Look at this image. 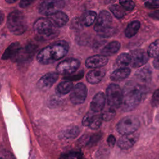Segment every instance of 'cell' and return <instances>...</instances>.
Here are the masks:
<instances>
[{
  "instance_id": "1",
  "label": "cell",
  "mask_w": 159,
  "mask_h": 159,
  "mask_svg": "<svg viewBox=\"0 0 159 159\" xmlns=\"http://www.w3.org/2000/svg\"><path fill=\"white\" fill-rule=\"evenodd\" d=\"M68 50L69 45L67 42L58 40L42 49L37 56V60L41 64H50L64 57Z\"/></svg>"
},
{
  "instance_id": "2",
  "label": "cell",
  "mask_w": 159,
  "mask_h": 159,
  "mask_svg": "<svg viewBox=\"0 0 159 159\" xmlns=\"http://www.w3.org/2000/svg\"><path fill=\"white\" fill-rule=\"evenodd\" d=\"M122 92V109L124 111H130L134 109L142 99V90L140 86L129 82L126 84Z\"/></svg>"
},
{
  "instance_id": "3",
  "label": "cell",
  "mask_w": 159,
  "mask_h": 159,
  "mask_svg": "<svg viewBox=\"0 0 159 159\" xmlns=\"http://www.w3.org/2000/svg\"><path fill=\"white\" fill-rule=\"evenodd\" d=\"M36 39L39 40H49L58 35L59 31L47 18H40L34 24Z\"/></svg>"
},
{
  "instance_id": "4",
  "label": "cell",
  "mask_w": 159,
  "mask_h": 159,
  "mask_svg": "<svg viewBox=\"0 0 159 159\" xmlns=\"http://www.w3.org/2000/svg\"><path fill=\"white\" fill-rule=\"evenodd\" d=\"M112 18L109 12L102 11L96 19L94 29L102 37H108L114 33V28L112 25Z\"/></svg>"
},
{
  "instance_id": "5",
  "label": "cell",
  "mask_w": 159,
  "mask_h": 159,
  "mask_svg": "<svg viewBox=\"0 0 159 159\" xmlns=\"http://www.w3.org/2000/svg\"><path fill=\"white\" fill-rule=\"evenodd\" d=\"M7 26L14 35H21L27 29V20L24 14L19 11L11 12L7 17Z\"/></svg>"
},
{
  "instance_id": "6",
  "label": "cell",
  "mask_w": 159,
  "mask_h": 159,
  "mask_svg": "<svg viewBox=\"0 0 159 159\" xmlns=\"http://www.w3.org/2000/svg\"><path fill=\"white\" fill-rule=\"evenodd\" d=\"M107 101L109 106L114 109L119 107L122 103L123 92L117 84L112 83L106 89Z\"/></svg>"
},
{
  "instance_id": "7",
  "label": "cell",
  "mask_w": 159,
  "mask_h": 159,
  "mask_svg": "<svg viewBox=\"0 0 159 159\" xmlns=\"http://www.w3.org/2000/svg\"><path fill=\"white\" fill-rule=\"evenodd\" d=\"M140 122L139 119L133 116L122 118L117 124V131L122 135L134 133L139 128Z\"/></svg>"
},
{
  "instance_id": "8",
  "label": "cell",
  "mask_w": 159,
  "mask_h": 159,
  "mask_svg": "<svg viewBox=\"0 0 159 159\" xmlns=\"http://www.w3.org/2000/svg\"><path fill=\"white\" fill-rule=\"evenodd\" d=\"M65 5L64 0H43L39 5L38 11L41 14L49 16L60 11Z\"/></svg>"
},
{
  "instance_id": "9",
  "label": "cell",
  "mask_w": 159,
  "mask_h": 159,
  "mask_svg": "<svg viewBox=\"0 0 159 159\" xmlns=\"http://www.w3.org/2000/svg\"><path fill=\"white\" fill-rule=\"evenodd\" d=\"M80 61L76 58H68L60 62L57 66V72L58 74L70 76L74 73L80 67Z\"/></svg>"
},
{
  "instance_id": "10",
  "label": "cell",
  "mask_w": 159,
  "mask_h": 159,
  "mask_svg": "<svg viewBox=\"0 0 159 159\" xmlns=\"http://www.w3.org/2000/svg\"><path fill=\"white\" fill-rule=\"evenodd\" d=\"M87 96V88L81 83H77L71 91L70 99L71 102L75 105L83 104Z\"/></svg>"
},
{
  "instance_id": "11",
  "label": "cell",
  "mask_w": 159,
  "mask_h": 159,
  "mask_svg": "<svg viewBox=\"0 0 159 159\" xmlns=\"http://www.w3.org/2000/svg\"><path fill=\"white\" fill-rule=\"evenodd\" d=\"M102 121L101 114H96L93 111L88 112L82 120V124L92 130H96L100 127Z\"/></svg>"
},
{
  "instance_id": "12",
  "label": "cell",
  "mask_w": 159,
  "mask_h": 159,
  "mask_svg": "<svg viewBox=\"0 0 159 159\" xmlns=\"http://www.w3.org/2000/svg\"><path fill=\"white\" fill-rule=\"evenodd\" d=\"M37 48L38 47L35 44L33 43H29L24 48H21L20 50L13 60L18 62L27 61L34 56Z\"/></svg>"
},
{
  "instance_id": "13",
  "label": "cell",
  "mask_w": 159,
  "mask_h": 159,
  "mask_svg": "<svg viewBox=\"0 0 159 159\" xmlns=\"http://www.w3.org/2000/svg\"><path fill=\"white\" fill-rule=\"evenodd\" d=\"M130 65L134 68L140 67L146 63L148 60V54L142 49L133 50L130 54Z\"/></svg>"
},
{
  "instance_id": "14",
  "label": "cell",
  "mask_w": 159,
  "mask_h": 159,
  "mask_svg": "<svg viewBox=\"0 0 159 159\" xmlns=\"http://www.w3.org/2000/svg\"><path fill=\"white\" fill-rule=\"evenodd\" d=\"M58 75L56 72H50L42 76L37 83L39 89L45 91L49 89L57 80Z\"/></svg>"
},
{
  "instance_id": "15",
  "label": "cell",
  "mask_w": 159,
  "mask_h": 159,
  "mask_svg": "<svg viewBox=\"0 0 159 159\" xmlns=\"http://www.w3.org/2000/svg\"><path fill=\"white\" fill-rule=\"evenodd\" d=\"M138 139L139 134L137 133L124 134L118 140L117 145L121 149L127 150L131 148L136 143Z\"/></svg>"
},
{
  "instance_id": "16",
  "label": "cell",
  "mask_w": 159,
  "mask_h": 159,
  "mask_svg": "<svg viewBox=\"0 0 159 159\" xmlns=\"http://www.w3.org/2000/svg\"><path fill=\"white\" fill-rule=\"evenodd\" d=\"M107 58L102 55H96L88 57L85 65L88 68H99L107 64Z\"/></svg>"
},
{
  "instance_id": "17",
  "label": "cell",
  "mask_w": 159,
  "mask_h": 159,
  "mask_svg": "<svg viewBox=\"0 0 159 159\" xmlns=\"http://www.w3.org/2000/svg\"><path fill=\"white\" fill-rule=\"evenodd\" d=\"M106 98L104 94L102 92L98 93L93 98L91 104L90 109L91 111L94 112H99L101 111L105 105Z\"/></svg>"
},
{
  "instance_id": "18",
  "label": "cell",
  "mask_w": 159,
  "mask_h": 159,
  "mask_svg": "<svg viewBox=\"0 0 159 159\" xmlns=\"http://www.w3.org/2000/svg\"><path fill=\"white\" fill-rule=\"evenodd\" d=\"M105 74L106 70L104 68H95L88 72L86 75V80L91 84H97L101 81Z\"/></svg>"
},
{
  "instance_id": "19",
  "label": "cell",
  "mask_w": 159,
  "mask_h": 159,
  "mask_svg": "<svg viewBox=\"0 0 159 159\" xmlns=\"http://www.w3.org/2000/svg\"><path fill=\"white\" fill-rule=\"evenodd\" d=\"M48 19L57 27L64 26L69 20L68 16L61 11L57 12L48 16Z\"/></svg>"
},
{
  "instance_id": "20",
  "label": "cell",
  "mask_w": 159,
  "mask_h": 159,
  "mask_svg": "<svg viewBox=\"0 0 159 159\" xmlns=\"http://www.w3.org/2000/svg\"><path fill=\"white\" fill-rule=\"evenodd\" d=\"M22 47L20 44L17 42L12 43L4 51L3 55H2V60H7V59H14L16 55L18 54L19 51L20 50Z\"/></svg>"
},
{
  "instance_id": "21",
  "label": "cell",
  "mask_w": 159,
  "mask_h": 159,
  "mask_svg": "<svg viewBox=\"0 0 159 159\" xmlns=\"http://www.w3.org/2000/svg\"><path fill=\"white\" fill-rule=\"evenodd\" d=\"M120 47V43L118 41H112L107 43L101 50V53L104 56H111L116 53Z\"/></svg>"
},
{
  "instance_id": "22",
  "label": "cell",
  "mask_w": 159,
  "mask_h": 159,
  "mask_svg": "<svg viewBox=\"0 0 159 159\" xmlns=\"http://www.w3.org/2000/svg\"><path fill=\"white\" fill-rule=\"evenodd\" d=\"M80 128L78 126L71 125L61 131L60 134L61 139H71L76 137L80 134Z\"/></svg>"
},
{
  "instance_id": "23",
  "label": "cell",
  "mask_w": 159,
  "mask_h": 159,
  "mask_svg": "<svg viewBox=\"0 0 159 159\" xmlns=\"http://www.w3.org/2000/svg\"><path fill=\"white\" fill-rule=\"evenodd\" d=\"M130 73V70L128 68H119L114 70L111 75V80L112 81H120L126 78Z\"/></svg>"
},
{
  "instance_id": "24",
  "label": "cell",
  "mask_w": 159,
  "mask_h": 159,
  "mask_svg": "<svg viewBox=\"0 0 159 159\" xmlns=\"http://www.w3.org/2000/svg\"><path fill=\"white\" fill-rule=\"evenodd\" d=\"M73 88V86L72 82L71 81L65 80L58 84L56 88V92L59 94L64 95L71 91Z\"/></svg>"
},
{
  "instance_id": "25",
  "label": "cell",
  "mask_w": 159,
  "mask_h": 159,
  "mask_svg": "<svg viewBox=\"0 0 159 159\" xmlns=\"http://www.w3.org/2000/svg\"><path fill=\"white\" fill-rule=\"evenodd\" d=\"M140 26V23L138 20H134L129 23L125 30V36L128 38H130L134 36L139 30Z\"/></svg>"
},
{
  "instance_id": "26",
  "label": "cell",
  "mask_w": 159,
  "mask_h": 159,
  "mask_svg": "<svg viewBox=\"0 0 159 159\" xmlns=\"http://www.w3.org/2000/svg\"><path fill=\"white\" fill-rule=\"evenodd\" d=\"M96 13L94 11H88L83 13L81 17V24L85 26L91 25L96 18Z\"/></svg>"
},
{
  "instance_id": "27",
  "label": "cell",
  "mask_w": 159,
  "mask_h": 159,
  "mask_svg": "<svg viewBox=\"0 0 159 159\" xmlns=\"http://www.w3.org/2000/svg\"><path fill=\"white\" fill-rule=\"evenodd\" d=\"M131 57L128 53H121L119 55L116 61L117 66L119 68H127L128 65H130Z\"/></svg>"
},
{
  "instance_id": "28",
  "label": "cell",
  "mask_w": 159,
  "mask_h": 159,
  "mask_svg": "<svg viewBox=\"0 0 159 159\" xmlns=\"http://www.w3.org/2000/svg\"><path fill=\"white\" fill-rule=\"evenodd\" d=\"M152 71L148 68H143L137 71L136 76L138 80L142 81H148L151 78Z\"/></svg>"
},
{
  "instance_id": "29",
  "label": "cell",
  "mask_w": 159,
  "mask_h": 159,
  "mask_svg": "<svg viewBox=\"0 0 159 159\" xmlns=\"http://www.w3.org/2000/svg\"><path fill=\"white\" fill-rule=\"evenodd\" d=\"M147 54L150 57H159V39L156 40L149 45Z\"/></svg>"
},
{
  "instance_id": "30",
  "label": "cell",
  "mask_w": 159,
  "mask_h": 159,
  "mask_svg": "<svg viewBox=\"0 0 159 159\" xmlns=\"http://www.w3.org/2000/svg\"><path fill=\"white\" fill-rule=\"evenodd\" d=\"M110 11L113 13L116 17L120 19L124 17L125 15L124 9L120 6L118 4H114L109 7Z\"/></svg>"
},
{
  "instance_id": "31",
  "label": "cell",
  "mask_w": 159,
  "mask_h": 159,
  "mask_svg": "<svg viewBox=\"0 0 159 159\" xmlns=\"http://www.w3.org/2000/svg\"><path fill=\"white\" fill-rule=\"evenodd\" d=\"M101 117L102 118V120L105 121H109L112 120L114 117L116 115V111L114 108L112 107H109L106 109H105L101 114Z\"/></svg>"
},
{
  "instance_id": "32",
  "label": "cell",
  "mask_w": 159,
  "mask_h": 159,
  "mask_svg": "<svg viewBox=\"0 0 159 159\" xmlns=\"http://www.w3.org/2000/svg\"><path fill=\"white\" fill-rule=\"evenodd\" d=\"M81 156H83V154L81 152L71 151V152L62 154L59 158V159H77Z\"/></svg>"
},
{
  "instance_id": "33",
  "label": "cell",
  "mask_w": 159,
  "mask_h": 159,
  "mask_svg": "<svg viewBox=\"0 0 159 159\" xmlns=\"http://www.w3.org/2000/svg\"><path fill=\"white\" fill-rule=\"evenodd\" d=\"M101 133H97V134H94L93 135L89 136L87 143H86V146L88 147H91L93 145H94L96 142H98L101 137Z\"/></svg>"
},
{
  "instance_id": "34",
  "label": "cell",
  "mask_w": 159,
  "mask_h": 159,
  "mask_svg": "<svg viewBox=\"0 0 159 159\" xmlns=\"http://www.w3.org/2000/svg\"><path fill=\"white\" fill-rule=\"evenodd\" d=\"M120 6L127 11H132L135 7V4L132 0H119Z\"/></svg>"
},
{
  "instance_id": "35",
  "label": "cell",
  "mask_w": 159,
  "mask_h": 159,
  "mask_svg": "<svg viewBox=\"0 0 159 159\" xmlns=\"http://www.w3.org/2000/svg\"><path fill=\"white\" fill-rule=\"evenodd\" d=\"M145 2V6L150 9H156L159 7V0H142Z\"/></svg>"
},
{
  "instance_id": "36",
  "label": "cell",
  "mask_w": 159,
  "mask_h": 159,
  "mask_svg": "<svg viewBox=\"0 0 159 159\" xmlns=\"http://www.w3.org/2000/svg\"><path fill=\"white\" fill-rule=\"evenodd\" d=\"M151 104L153 107H157L159 106V89H157L153 94Z\"/></svg>"
},
{
  "instance_id": "37",
  "label": "cell",
  "mask_w": 159,
  "mask_h": 159,
  "mask_svg": "<svg viewBox=\"0 0 159 159\" xmlns=\"http://www.w3.org/2000/svg\"><path fill=\"white\" fill-rule=\"evenodd\" d=\"M83 76V71H80L78 73L75 75H70V76H67L66 77L64 78L65 80H69V81H73V80H80V78H81Z\"/></svg>"
},
{
  "instance_id": "38",
  "label": "cell",
  "mask_w": 159,
  "mask_h": 159,
  "mask_svg": "<svg viewBox=\"0 0 159 159\" xmlns=\"http://www.w3.org/2000/svg\"><path fill=\"white\" fill-rule=\"evenodd\" d=\"M34 0H20L19 2V6L22 8H25L33 2Z\"/></svg>"
},
{
  "instance_id": "39",
  "label": "cell",
  "mask_w": 159,
  "mask_h": 159,
  "mask_svg": "<svg viewBox=\"0 0 159 159\" xmlns=\"http://www.w3.org/2000/svg\"><path fill=\"white\" fill-rule=\"evenodd\" d=\"M107 142L110 147H113L116 143V138L113 135H109L107 137Z\"/></svg>"
},
{
  "instance_id": "40",
  "label": "cell",
  "mask_w": 159,
  "mask_h": 159,
  "mask_svg": "<svg viewBox=\"0 0 159 159\" xmlns=\"http://www.w3.org/2000/svg\"><path fill=\"white\" fill-rule=\"evenodd\" d=\"M148 16L155 19H157L159 20V10H157L155 11H153L152 12H150Z\"/></svg>"
},
{
  "instance_id": "41",
  "label": "cell",
  "mask_w": 159,
  "mask_h": 159,
  "mask_svg": "<svg viewBox=\"0 0 159 159\" xmlns=\"http://www.w3.org/2000/svg\"><path fill=\"white\" fill-rule=\"evenodd\" d=\"M153 65L155 68L159 70V57L155 58V59L153 61Z\"/></svg>"
},
{
  "instance_id": "42",
  "label": "cell",
  "mask_w": 159,
  "mask_h": 159,
  "mask_svg": "<svg viewBox=\"0 0 159 159\" xmlns=\"http://www.w3.org/2000/svg\"><path fill=\"white\" fill-rule=\"evenodd\" d=\"M4 13L0 11V25L1 24V23L2 22V21L4 20Z\"/></svg>"
},
{
  "instance_id": "43",
  "label": "cell",
  "mask_w": 159,
  "mask_h": 159,
  "mask_svg": "<svg viewBox=\"0 0 159 159\" xmlns=\"http://www.w3.org/2000/svg\"><path fill=\"white\" fill-rule=\"evenodd\" d=\"M16 1H17V0H6V1L7 3H9V4H11V3H14V2H15Z\"/></svg>"
},
{
  "instance_id": "44",
  "label": "cell",
  "mask_w": 159,
  "mask_h": 159,
  "mask_svg": "<svg viewBox=\"0 0 159 159\" xmlns=\"http://www.w3.org/2000/svg\"><path fill=\"white\" fill-rule=\"evenodd\" d=\"M77 159H86V158H84V157H83V156H81V157H79V158H77Z\"/></svg>"
},
{
  "instance_id": "45",
  "label": "cell",
  "mask_w": 159,
  "mask_h": 159,
  "mask_svg": "<svg viewBox=\"0 0 159 159\" xmlns=\"http://www.w3.org/2000/svg\"><path fill=\"white\" fill-rule=\"evenodd\" d=\"M0 159H3L2 158H1V157H0Z\"/></svg>"
},
{
  "instance_id": "46",
  "label": "cell",
  "mask_w": 159,
  "mask_h": 159,
  "mask_svg": "<svg viewBox=\"0 0 159 159\" xmlns=\"http://www.w3.org/2000/svg\"><path fill=\"white\" fill-rule=\"evenodd\" d=\"M0 88H1V86H0Z\"/></svg>"
}]
</instances>
